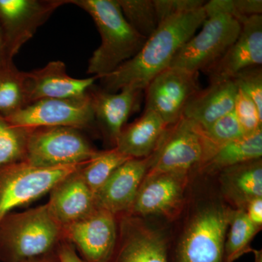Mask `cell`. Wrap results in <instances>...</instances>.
<instances>
[{
  "instance_id": "1",
  "label": "cell",
  "mask_w": 262,
  "mask_h": 262,
  "mask_svg": "<svg viewBox=\"0 0 262 262\" xmlns=\"http://www.w3.org/2000/svg\"><path fill=\"white\" fill-rule=\"evenodd\" d=\"M206 17L204 5L163 20L134 58L98 78L100 88L113 94L125 87L144 91L155 77L170 67L174 56L195 34Z\"/></svg>"
},
{
  "instance_id": "2",
  "label": "cell",
  "mask_w": 262,
  "mask_h": 262,
  "mask_svg": "<svg viewBox=\"0 0 262 262\" xmlns=\"http://www.w3.org/2000/svg\"><path fill=\"white\" fill-rule=\"evenodd\" d=\"M69 4L87 12L101 36V44L89 61V74L99 78L112 73L134 58L146 42L127 21L117 0H69Z\"/></svg>"
},
{
  "instance_id": "3",
  "label": "cell",
  "mask_w": 262,
  "mask_h": 262,
  "mask_svg": "<svg viewBox=\"0 0 262 262\" xmlns=\"http://www.w3.org/2000/svg\"><path fill=\"white\" fill-rule=\"evenodd\" d=\"M206 17L201 32L194 34L177 53L170 67L203 72L225 54L238 37L242 24L232 11L231 0H211L205 5Z\"/></svg>"
},
{
  "instance_id": "4",
  "label": "cell",
  "mask_w": 262,
  "mask_h": 262,
  "mask_svg": "<svg viewBox=\"0 0 262 262\" xmlns=\"http://www.w3.org/2000/svg\"><path fill=\"white\" fill-rule=\"evenodd\" d=\"M63 237L61 226L47 205L18 213L0 222V258L15 262L54 251Z\"/></svg>"
},
{
  "instance_id": "5",
  "label": "cell",
  "mask_w": 262,
  "mask_h": 262,
  "mask_svg": "<svg viewBox=\"0 0 262 262\" xmlns=\"http://www.w3.org/2000/svg\"><path fill=\"white\" fill-rule=\"evenodd\" d=\"M151 156L146 178L163 173L188 175L192 169L203 166L211 151L201 127L182 116L167 127Z\"/></svg>"
},
{
  "instance_id": "6",
  "label": "cell",
  "mask_w": 262,
  "mask_h": 262,
  "mask_svg": "<svg viewBox=\"0 0 262 262\" xmlns=\"http://www.w3.org/2000/svg\"><path fill=\"white\" fill-rule=\"evenodd\" d=\"M85 163L40 168L21 161L0 168V222L17 207L50 192L58 182Z\"/></svg>"
},
{
  "instance_id": "7",
  "label": "cell",
  "mask_w": 262,
  "mask_h": 262,
  "mask_svg": "<svg viewBox=\"0 0 262 262\" xmlns=\"http://www.w3.org/2000/svg\"><path fill=\"white\" fill-rule=\"evenodd\" d=\"M80 130L69 127L32 129L29 134L24 161L40 168L87 163L98 151Z\"/></svg>"
},
{
  "instance_id": "8",
  "label": "cell",
  "mask_w": 262,
  "mask_h": 262,
  "mask_svg": "<svg viewBox=\"0 0 262 262\" xmlns=\"http://www.w3.org/2000/svg\"><path fill=\"white\" fill-rule=\"evenodd\" d=\"M232 212L223 206L198 212L177 246L174 262H225L226 237Z\"/></svg>"
},
{
  "instance_id": "9",
  "label": "cell",
  "mask_w": 262,
  "mask_h": 262,
  "mask_svg": "<svg viewBox=\"0 0 262 262\" xmlns=\"http://www.w3.org/2000/svg\"><path fill=\"white\" fill-rule=\"evenodd\" d=\"M18 126L69 127L82 130L96 124L89 91L79 97L42 99L5 117Z\"/></svg>"
},
{
  "instance_id": "10",
  "label": "cell",
  "mask_w": 262,
  "mask_h": 262,
  "mask_svg": "<svg viewBox=\"0 0 262 262\" xmlns=\"http://www.w3.org/2000/svg\"><path fill=\"white\" fill-rule=\"evenodd\" d=\"M200 89L198 73L169 67L155 77L144 90L145 108L158 114L170 126L182 117L188 101Z\"/></svg>"
},
{
  "instance_id": "11",
  "label": "cell",
  "mask_w": 262,
  "mask_h": 262,
  "mask_svg": "<svg viewBox=\"0 0 262 262\" xmlns=\"http://www.w3.org/2000/svg\"><path fill=\"white\" fill-rule=\"evenodd\" d=\"M62 234L78 249L84 262H108L116 248L115 215L96 208L80 220L62 227Z\"/></svg>"
},
{
  "instance_id": "12",
  "label": "cell",
  "mask_w": 262,
  "mask_h": 262,
  "mask_svg": "<svg viewBox=\"0 0 262 262\" xmlns=\"http://www.w3.org/2000/svg\"><path fill=\"white\" fill-rule=\"evenodd\" d=\"M69 0H0V26L12 58Z\"/></svg>"
},
{
  "instance_id": "13",
  "label": "cell",
  "mask_w": 262,
  "mask_h": 262,
  "mask_svg": "<svg viewBox=\"0 0 262 262\" xmlns=\"http://www.w3.org/2000/svg\"><path fill=\"white\" fill-rule=\"evenodd\" d=\"M262 64V15L242 22V28L233 44L220 59L203 72L210 83L232 80L241 71Z\"/></svg>"
},
{
  "instance_id": "14",
  "label": "cell",
  "mask_w": 262,
  "mask_h": 262,
  "mask_svg": "<svg viewBox=\"0 0 262 262\" xmlns=\"http://www.w3.org/2000/svg\"><path fill=\"white\" fill-rule=\"evenodd\" d=\"M151 160V155L142 159L131 158L120 165L95 194L96 208L114 215L130 211Z\"/></svg>"
},
{
  "instance_id": "15",
  "label": "cell",
  "mask_w": 262,
  "mask_h": 262,
  "mask_svg": "<svg viewBox=\"0 0 262 262\" xmlns=\"http://www.w3.org/2000/svg\"><path fill=\"white\" fill-rule=\"evenodd\" d=\"M25 74L29 104L42 99L84 96L98 80L97 76L85 79L70 77L61 61L49 62L42 68Z\"/></svg>"
},
{
  "instance_id": "16",
  "label": "cell",
  "mask_w": 262,
  "mask_h": 262,
  "mask_svg": "<svg viewBox=\"0 0 262 262\" xmlns=\"http://www.w3.org/2000/svg\"><path fill=\"white\" fill-rule=\"evenodd\" d=\"M119 93H108L94 85L89 90L96 124L115 147L127 119L138 107L142 91L125 87Z\"/></svg>"
},
{
  "instance_id": "17",
  "label": "cell",
  "mask_w": 262,
  "mask_h": 262,
  "mask_svg": "<svg viewBox=\"0 0 262 262\" xmlns=\"http://www.w3.org/2000/svg\"><path fill=\"white\" fill-rule=\"evenodd\" d=\"M108 262H169L166 241L136 219H124L120 244Z\"/></svg>"
},
{
  "instance_id": "18",
  "label": "cell",
  "mask_w": 262,
  "mask_h": 262,
  "mask_svg": "<svg viewBox=\"0 0 262 262\" xmlns=\"http://www.w3.org/2000/svg\"><path fill=\"white\" fill-rule=\"evenodd\" d=\"M187 178L177 173L144 177L130 211L141 215H171L182 204Z\"/></svg>"
},
{
  "instance_id": "19",
  "label": "cell",
  "mask_w": 262,
  "mask_h": 262,
  "mask_svg": "<svg viewBox=\"0 0 262 262\" xmlns=\"http://www.w3.org/2000/svg\"><path fill=\"white\" fill-rule=\"evenodd\" d=\"M80 169L50 191V199L46 205L61 227L80 220L96 208L94 194L81 177Z\"/></svg>"
},
{
  "instance_id": "20",
  "label": "cell",
  "mask_w": 262,
  "mask_h": 262,
  "mask_svg": "<svg viewBox=\"0 0 262 262\" xmlns=\"http://www.w3.org/2000/svg\"><path fill=\"white\" fill-rule=\"evenodd\" d=\"M233 80L212 82L200 89L188 101L182 116L206 129L221 117L233 111L237 94Z\"/></svg>"
},
{
  "instance_id": "21",
  "label": "cell",
  "mask_w": 262,
  "mask_h": 262,
  "mask_svg": "<svg viewBox=\"0 0 262 262\" xmlns=\"http://www.w3.org/2000/svg\"><path fill=\"white\" fill-rule=\"evenodd\" d=\"M168 127L158 114L145 108L137 120L122 129L115 148L129 158H148L154 153Z\"/></svg>"
},
{
  "instance_id": "22",
  "label": "cell",
  "mask_w": 262,
  "mask_h": 262,
  "mask_svg": "<svg viewBox=\"0 0 262 262\" xmlns=\"http://www.w3.org/2000/svg\"><path fill=\"white\" fill-rule=\"evenodd\" d=\"M222 182L224 192L239 208L249 202L262 198L261 159L224 169Z\"/></svg>"
},
{
  "instance_id": "23",
  "label": "cell",
  "mask_w": 262,
  "mask_h": 262,
  "mask_svg": "<svg viewBox=\"0 0 262 262\" xmlns=\"http://www.w3.org/2000/svg\"><path fill=\"white\" fill-rule=\"evenodd\" d=\"M261 156L262 130H260L221 146L202 167L206 170H222L261 159Z\"/></svg>"
},
{
  "instance_id": "24",
  "label": "cell",
  "mask_w": 262,
  "mask_h": 262,
  "mask_svg": "<svg viewBox=\"0 0 262 262\" xmlns=\"http://www.w3.org/2000/svg\"><path fill=\"white\" fill-rule=\"evenodd\" d=\"M29 104L26 74L13 63L0 69V115L6 117Z\"/></svg>"
},
{
  "instance_id": "25",
  "label": "cell",
  "mask_w": 262,
  "mask_h": 262,
  "mask_svg": "<svg viewBox=\"0 0 262 262\" xmlns=\"http://www.w3.org/2000/svg\"><path fill=\"white\" fill-rule=\"evenodd\" d=\"M129 159L131 158L122 154L115 147L105 151H98L97 154L84 164L79 171L84 182L95 195L112 174Z\"/></svg>"
},
{
  "instance_id": "26",
  "label": "cell",
  "mask_w": 262,
  "mask_h": 262,
  "mask_svg": "<svg viewBox=\"0 0 262 262\" xmlns=\"http://www.w3.org/2000/svg\"><path fill=\"white\" fill-rule=\"evenodd\" d=\"M226 238L225 262H233L248 251V246L259 227L253 225L248 219L245 209L239 208L232 212Z\"/></svg>"
},
{
  "instance_id": "27",
  "label": "cell",
  "mask_w": 262,
  "mask_h": 262,
  "mask_svg": "<svg viewBox=\"0 0 262 262\" xmlns=\"http://www.w3.org/2000/svg\"><path fill=\"white\" fill-rule=\"evenodd\" d=\"M32 130L15 125L0 115V168L25 160Z\"/></svg>"
},
{
  "instance_id": "28",
  "label": "cell",
  "mask_w": 262,
  "mask_h": 262,
  "mask_svg": "<svg viewBox=\"0 0 262 262\" xmlns=\"http://www.w3.org/2000/svg\"><path fill=\"white\" fill-rule=\"evenodd\" d=\"M124 17L143 37H149L159 26L154 0H117Z\"/></svg>"
},
{
  "instance_id": "29",
  "label": "cell",
  "mask_w": 262,
  "mask_h": 262,
  "mask_svg": "<svg viewBox=\"0 0 262 262\" xmlns=\"http://www.w3.org/2000/svg\"><path fill=\"white\" fill-rule=\"evenodd\" d=\"M202 130L211 149V156L221 146L246 135L234 111L221 117Z\"/></svg>"
},
{
  "instance_id": "30",
  "label": "cell",
  "mask_w": 262,
  "mask_h": 262,
  "mask_svg": "<svg viewBox=\"0 0 262 262\" xmlns=\"http://www.w3.org/2000/svg\"><path fill=\"white\" fill-rule=\"evenodd\" d=\"M233 111L246 135L262 130L261 114L252 100L239 89L237 90Z\"/></svg>"
},
{
  "instance_id": "31",
  "label": "cell",
  "mask_w": 262,
  "mask_h": 262,
  "mask_svg": "<svg viewBox=\"0 0 262 262\" xmlns=\"http://www.w3.org/2000/svg\"><path fill=\"white\" fill-rule=\"evenodd\" d=\"M237 89L242 91L256 104L262 115V68L251 67L241 71L233 77Z\"/></svg>"
},
{
  "instance_id": "32",
  "label": "cell",
  "mask_w": 262,
  "mask_h": 262,
  "mask_svg": "<svg viewBox=\"0 0 262 262\" xmlns=\"http://www.w3.org/2000/svg\"><path fill=\"white\" fill-rule=\"evenodd\" d=\"M159 24L175 15L199 9L206 4L203 0H154Z\"/></svg>"
},
{
  "instance_id": "33",
  "label": "cell",
  "mask_w": 262,
  "mask_h": 262,
  "mask_svg": "<svg viewBox=\"0 0 262 262\" xmlns=\"http://www.w3.org/2000/svg\"><path fill=\"white\" fill-rule=\"evenodd\" d=\"M234 16L242 22L250 17L262 14L261 0H231Z\"/></svg>"
},
{
  "instance_id": "34",
  "label": "cell",
  "mask_w": 262,
  "mask_h": 262,
  "mask_svg": "<svg viewBox=\"0 0 262 262\" xmlns=\"http://www.w3.org/2000/svg\"><path fill=\"white\" fill-rule=\"evenodd\" d=\"M60 262H84L77 254L76 248L68 241H61L57 249Z\"/></svg>"
},
{
  "instance_id": "35",
  "label": "cell",
  "mask_w": 262,
  "mask_h": 262,
  "mask_svg": "<svg viewBox=\"0 0 262 262\" xmlns=\"http://www.w3.org/2000/svg\"><path fill=\"white\" fill-rule=\"evenodd\" d=\"M248 219L253 225L261 227L262 225V198H256L249 202L245 208Z\"/></svg>"
},
{
  "instance_id": "36",
  "label": "cell",
  "mask_w": 262,
  "mask_h": 262,
  "mask_svg": "<svg viewBox=\"0 0 262 262\" xmlns=\"http://www.w3.org/2000/svg\"><path fill=\"white\" fill-rule=\"evenodd\" d=\"M12 62H13V58L10 55L6 37L0 26V69Z\"/></svg>"
},
{
  "instance_id": "37",
  "label": "cell",
  "mask_w": 262,
  "mask_h": 262,
  "mask_svg": "<svg viewBox=\"0 0 262 262\" xmlns=\"http://www.w3.org/2000/svg\"><path fill=\"white\" fill-rule=\"evenodd\" d=\"M15 262H60L58 258V253L53 251V252L47 253V254L42 255V256H37L27 258V259L20 260V261Z\"/></svg>"
}]
</instances>
